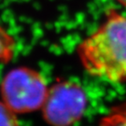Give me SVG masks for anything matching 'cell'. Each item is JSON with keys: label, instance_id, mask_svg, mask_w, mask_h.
Wrapping results in <instances>:
<instances>
[{"label": "cell", "instance_id": "1", "mask_svg": "<svg viewBox=\"0 0 126 126\" xmlns=\"http://www.w3.org/2000/svg\"><path fill=\"white\" fill-rule=\"evenodd\" d=\"M83 67L108 82L126 81V17L111 9L97 30L78 48Z\"/></svg>", "mask_w": 126, "mask_h": 126}, {"label": "cell", "instance_id": "2", "mask_svg": "<svg viewBox=\"0 0 126 126\" xmlns=\"http://www.w3.org/2000/svg\"><path fill=\"white\" fill-rule=\"evenodd\" d=\"M48 92L45 78L38 71L27 66L10 69L0 82L1 100L16 114L41 109Z\"/></svg>", "mask_w": 126, "mask_h": 126}, {"label": "cell", "instance_id": "3", "mask_svg": "<svg viewBox=\"0 0 126 126\" xmlns=\"http://www.w3.org/2000/svg\"><path fill=\"white\" fill-rule=\"evenodd\" d=\"M87 96L83 89L72 81H61L49 88L41 108L43 119L50 126H71L83 116Z\"/></svg>", "mask_w": 126, "mask_h": 126}, {"label": "cell", "instance_id": "4", "mask_svg": "<svg viewBox=\"0 0 126 126\" xmlns=\"http://www.w3.org/2000/svg\"><path fill=\"white\" fill-rule=\"evenodd\" d=\"M17 43L14 36L0 24V64L7 63L13 59Z\"/></svg>", "mask_w": 126, "mask_h": 126}, {"label": "cell", "instance_id": "5", "mask_svg": "<svg viewBox=\"0 0 126 126\" xmlns=\"http://www.w3.org/2000/svg\"><path fill=\"white\" fill-rule=\"evenodd\" d=\"M99 126H126V103L111 109L101 119Z\"/></svg>", "mask_w": 126, "mask_h": 126}, {"label": "cell", "instance_id": "6", "mask_svg": "<svg viewBox=\"0 0 126 126\" xmlns=\"http://www.w3.org/2000/svg\"><path fill=\"white\" fill-rule=\"evenodd\" d=\"M0 126H20L16 113L0 99Z\"/></svg>", "mask_w": 126, "mask_h": 126}, {"label": "cell", "instance_id": "7", "mask_svg": "<svg viewBox=\"0 0 126 126\" xmlns=\"http://www.w3.org/2000/svg\"><path fill=\"white\" fill-rule=\"evenodd\" d=\"M117 1L120 3V4H122V6L126 7V0H117Z\"/></svg>", "mask_w": 126, "mask_h": 126}]
</instances>
